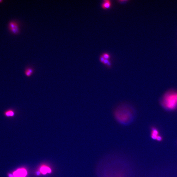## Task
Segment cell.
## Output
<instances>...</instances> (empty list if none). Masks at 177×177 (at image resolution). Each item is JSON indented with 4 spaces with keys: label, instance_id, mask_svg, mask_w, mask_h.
<instances>
[{
    "label": "cell",
    "instance_id": "obj_1",
    "mask_svg": "<svg viewBox=\"0 0 177 177\" xmlns=\"http://www.w3.org/2000/svg\"><path fill=\"white\" fill-rule=\"evenodd\" d=\"M114 118L119 124L126 126L132 123L135 118L134 109L127 104H120L114 109Z\"/></svg>",
    "mask_w": 177,
    "mask_h": 177
},
{
    "label": "cell",
    "instance_id": "obj_2",
    "mask_svg": "<svg viewBox=\"0 0 177 177\" xmlns=\"http://www.w3.org/2000/svg\"><path fill=\"white\" fill-rule=\"evenodd\" d=\"M161 103L166 110H175L177 108V91L170 90L166 93L162 98Z\"/></svg>",
    "mask_w": 177,
    "mask_h": 177
},
{
    "label": "cell",
    "instance_id": "obj_3",
    "mask_svg": "<svg viewBox=\"0 0 177 177\" xmlns=\"http://www.w3.org/2000/svg\"><path fill=\"white\" fill-rule=\"evenodd\" d=\"M28 174L27 169L24 167H21L16 169L12 173H9V177H26Z\"/></svg>",
    "mask_w": 177,
    "mask_h": 177
},
{
    "label": "cell",
    "instance_id": "obj_4",
    "mask_svg": "<svg viewBox=\"0 0 177 177\" xmlns=\"http://www.w3.org/2000/svg\"><path fill=\"white\" fill-rule=\"evenodd\" d=\"M8 28L9 30L12 34L16 35L20 33V26L17 21H10L9 24Z\"/></svg>",
    "mask_w": 177,
    "mask_h": 177
},
{
    "label": "cell",
    "instance_id": "obj_5",
    "mask_svg": "<svg viewBox=\"0 0 177 177\" xmlns=\"http://www.w3.org/2000/svg\"><path fill=\"white\" fill-rule=\"evenodd\" d=\"M39 171L40 174L43 175H46L47 174H50L52 173V170L51 168L46 165H41L39 168Z\"/></svg>",
    "mask_w": 177,
    "mask_h": 177
},
{
    "label": "cell",
    "instance_id": "obj_6",
    "mask_svg": "<svg viewBox=\"0 0 177 177\" xmlns=\"http://www.w3.org/2000/svg\"><path fill=\"white\" fill-rule=\"evenodd\" d=\"M159 135V132L158 130L155 127H152L151 128V137L152 139L156 140V138Z\"/></svg>",
    "mask_w": 177,
    "mask_h": 177
},
{
    "label": "cell",
    "instance_id": "obj_7",
    "mask_svg": "<svg viewBox=\"0 0 177 177\" xmlns=\"http://www.w3.org/2000/svg\"><path fill=\"white\" fill-rule=\"evenodd\" d=\"M4 115L7 118H13L15 115V111L12 109H7L4 112Z\"/></svg>",
    "mask_w": 177,
    "mask_h": 177
},
{
    "label": "cell",
    "instance_id": "obj_8",
    "mask_svg": "<svg viewBox=\"0 0 177 177\" xmlns=\"http://www.w3.org/2000/svg\"><path fill=\"white\" fill-rule=\"evenodd\" d=\"M111 2L109 0H106L103 1L102 4L101 5V7L104 9H108L111 7Z\"/></svg>",
    "mask_w": 177,
    "mask_h": 177
},
{
    "label": "cell",
    "instance_id": "obj_9",
    "mask_svg": "<svg viewBox=\"0 0 177 177\" xmlns=\"http://www.w3.org/2000/svg\"><path fill=\"white\" fill-rule=\"evenodd\" d=\"M34 70L31 67H28L25 70V75L27 77H30L34 72Z\"/></svg>",
    "mask_w": 177,
    "mask_h": 177
},
{
    "label": "cell",
    "instance_id": "obj_10",
    "mask_svg": "<svg viewBox=\"0 0 177 177\" xmlns=\"http://www.w3.org/2000/svg\"><path fill=\"white\" fill-rule=\"evenodd\" d=\"M102 55L105 59L109 60L110 58V56L107 53H104L102 54Z\"/></svg>",
    "mask_w": 177,
    "mask_h": 177
},
{
    "label": "cell",
    "instance_id": "obj_11",
    "mask_svg": "<svg viewBox=\"0 0 177 177\" xmlns=\"http://www.w3.org/2000/svg\"><path fill=\"white\" fill-rule=\"evenodd\" d=\"M162 137L161 136L159 135L157 137V138H156V140L157 141H159V142H160V141H162Z\"/></svg>",
    "mask_w": 177,
    "mask_h": 177
},
{
    "label": "cell",
    "instance_id": "obj_12",
    "mask_svg": "<svg viewBox=\"0 0 177 177\" xmlns=\"http://www.w3.org/2000/svg\"><path fill=\"white\" fill-rule=\"evenodd\" d=\"M105 59L104 58V57L102 55L100 56V62H101L102 63H103V62H104V60H105Z\"/></svg>",
    "mask_w": 177,
    "mask_h": 177
},
{
    "label": "cell",
    "instance_id": "obj_13",
    "mask_svg": "<svg viewBox=\"0 0 177 177\" xmlns=\"http://www.w3.org/2000/svg\"><path fill=\"white\" fill-rule=\"evenodd\" d=\"M109 60L105 59L103 64L107 66V65L109 63Z\"/></svg>",
    "mask_w": 177,
    "mask_h": 177
},
{
    "label": "cell",
    "instance_id": "obj_14",
    "mask_svg": "<svg viewBox=\"0 0 177 177\" xmlns=\"http://www.w3.org/2000/svg\"><path fill=\"white\" fill-rule=\"evenodd\" d=\"M2 2H3V1L0 0V3H2Z\"/></svg>",
    "mask_w": 177,
    "mask_h": 177
}]
</instances>
